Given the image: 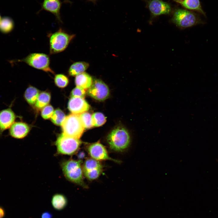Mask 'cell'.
Returning a JSON list of instances; mask_svg holds the SVG:
<instances>
[{
  "label": "cell",
  "mask_w": 218,
  "mask_h": 218,
  "mask_svg": "<svg viewBox=\"0 0 218 218\" xmlns=\"http://www.w3.org/2000/svg\"><path fill=\"white\" fill-rule=\"evenodd\" d=\"M51 99L50 94L47 92H43L40 93L35 104V107L38 109H41L47 105Z\"/></svg>",
  "instance_id": "cell-21"
},
{
  "label": "cell",
  "mask_w": 218,
  "mask_h": 218,
  "mask_svg": "<svg viewBox=\"0 0 218 218\" xmlns=\"http://www.w3.org/2000/svg\"><path fill=\"white\" fill-rule=\"evenodd\" d=\"M51 203L54 209L57 210H61L67 206L68 200L66 197L63 194L57 193L52 196Z\"/></svg>",
  "instance_id": "cell-18"
},
{
  "label": "cell",
  "mask_w": 218,
  "mask_h": 218,
  "mask_svg": "<svg viewBox=\"0 0 218 218\" xmlns=\"http://www.w3.org/2000/svg\"><path fill=\"white\" fill-rule=\"evenodd\" d=\"M19 62H24L33 68L47 72L54 73L50 66L49 56L44 53H31L22 59L12 60L9 61L11 63Z\"/></svg>",
  "instance_id": "cell-5"
},
{
  "label": "cell",
  "mask_w": 218,
  "mask_h": 218,
  "mask_svg": "<svg viewBox=\"0 0 218 218\" xmlns=\"http://www.w3.org/2000/svg\"><path fill=\"white\" fill-rule=\"evenodd\" d=\"M146 3L151 18L162 15L169 14L172 11L170 4L162 0H148Z\"/></svg>",
  "instance_id": "cell-9"
},
{
  "label": "cell",
  "mask_w": 218,
  "mask_h": 218,
  "mask_svg": "<svg viewBox=\"0 0 218 218\" xmlns=\"http://www.w3.org/2000/svg\"><path fill=\"white\" fill-rule=\"evenodd\" d=\"M65 116L64 113L60 109L55 110L51 117V121L57 125H61L64 120Z\"/></svg>",
  "instance_id": "cell-24"
},
{
  "label": "cell",
  "mask_w": 218,
  "mask_h": 218,
  "mask_svg": "<svg viewBox=\"0 0 218 218\" xmlns=\"http://www.w3.org/2000/svg\"><path fill=\"white\" fill-rule=\"evenodd\" d=\"M14 100L7 108L0 110V137L15 122L17 116L12 107Z\"/></svg>",
  "instance_id": "cell-10"
},
{
  "label": "cell",
  "mask_w": 218,
  "mask_h": 218,
  "mask_svg": "<svg viewBox=\"0 0 218 218\" xmlns=\"http://www.w3.org/2000/svg\"><path fill=\"white\" fill-rule=\"evenodd\" d=\"M89 64L84 61H78L72 64L68 70V74L71 76H75L83 73L88 68Z\"/></svg>",
  "instance_id": "cell-17"
},
{
  "label": "cell",
  "mask_w": 218,
  "mask_h": 218,
  "mask_svg": "<svg viewBox=\"0 0 218 218\" xmlns=\"http://www.w3.org/2000/svg\"><path fill=\"white\" fill-rule=\"evenodd\" d=\"M109 90L107 86L102 81L96 79L94 81L89 88L88 94L94 99L103 101L108 97Z\"/></svg>",
  "instance_id": "cell-8"
},
{
  "label": "cell",
  "mask_w": 218,
  "mask_h": 218,
  "mask_svg": "<svg viewBox=\"0 0 218 218\" xmlns=\"http://www.w3.org/2000/svg\"><path fill=\"white\" fill-rule=\"evenodd\" d=\"M103 168L102 164L99 161L92 158L87 159L84 163L82 167L83 171Z\"/></svg>",
  "instance_id": "cell-22"
},
{
  "label": "cell",
  "mask_w": 218,
  "mask_h": 218,
  "mask_svg": "<svg viewBox=\"0 0 218 218\" xmlns=\"http://www.w3.org/2000/svg\"><path fill=\"white\" fill-rule=\"evenodd\" d=\"M79 115L85 128L90 129L93 127L92 123V115L90 113L85 112Z\"/></svg>",
  "instance_id": "cell-27"
},
{
  "label": "cell",
  "mask_w": 218,
  "mask_h": 218,
  "mask_svg": "<svg viewBox=\"0 0 218 218\" xmlns=\"http://www.w3.org/2000/svg\"><path fill=\"white\" fill-rule=\"evenodd\" d=\"M81 160L70 159L63 161L61 167L64 175L69 181L83 188L88 187L83 180V171Z\"/></svg>",
  "instance_id": "cell-2"
},
{
  "label": "cell",
  "mask_w": 218,
  "mask_h": 218,
  "mask_svg": "<svg viewBox=\"0 0 218 218\" xmlns=\"http://www.w3.org/2000/svg\"><path fill=\"white\" fill-rule=\"evenodd\" d=\"M63 134L74 138L79 139L85 128L79 114H70L65 117L61 124Z\"/></svg>",
  "instance_id": "cell-4"
},
{
  "label": "cell",
  "mask_w": 218,
  "mask_h": 218,
  "mask_svg": "<svg viewBox=\"0 0 218 218\" xmlns=\"http://www.w3.org/2000/svg\"><path fill=\"white\" fill-rule=\"evenodd\" d=\"M42 6L43 9L53 13L60 20L61 3L59 0H44Z\"/></svg>",
  "instance_id": "cell-15"
},
{
  "label": "cell",
  "mask_w": 218,
  "mask_h": 218,
  "mask_svg": "<svg viewBox=\"0 0 218 218\" xmlns=\"http://www.w3.org/2000/svg\"><path fill=\"white\" fill-rule=\"evenodd\" d=\"M107 142L110 148L117 151L126 150L130 142V137L127 131L122 127L114 129L108 135Z\"/></svg>",
  "instance_id": "cell-3"
},
{
  "label": "cell",
  "mask_w": 218,
  "mask_h": 218,
  "mask_svg": "<svg viewBox=\"0 0 218 218\" xmlns=\"http://www.w3.org/2000/svg\"><path fill=\"white\" fill-rule=\"evenodd\" d=\"M15 23L12 18L5 16L2 18L0 21V32L3 34H8L14 29Z\"/></svg>",
  "instance_id": "cell-19"
},
{
  "label": "cell",
  "mask_w": 218,
  "mask_h": 218,
  "mask_svg": "<svg viewBox=\"0 0 218 218\" xmlns=\"http://www.w3.org/2000/svg\"><path fill=\"white\" fill-rule=\"evenodd\" d=\"M75 36V35L69 34L61 28L51 34L49 39L50 54H57L64 50Z\"/></svg>",
  "instance_id": "cell-6"
},
{
  "label": "cell",
  "mask_w": 218,
  "mask_h": 218,
  "mask_svg": "<svg viewBox=\"0 0 218 218\" xmlns=\"http://www.w3.org/2000/svg\"><path fill=\"white\" fill-rule=\"evenodd\" d=\"M52 214L48 211L43 212L41 215V218H52Z\"/></svg>",
  "instance_id": "cell-30"
},
{
  "label": "cell",
  "mask_w": 218,
  "mask_h": 218,
  "mask_svg": "<svg viewBox=\"0 0 218 218\" xmlns=\"http://www.w3.org/2000/svg\"><path fill=\"white\" fill-rule=\"evenodd\" d=\"M6 215V212L5 209L0 206V218H4Z\"/></svg>",
  "instance_id": "cell-31"
},
{
  "label": "cell",
  "mask_w": 218,
  "mask_h": 218,
  "mask_svg": "<svg viewBox=\"0 0 218 218\" xmlns=\"http://www.w3.org/2000/svg\"><path fill=\"white\" fill-rule=\"evenodd\" d=\"M81 144L79 139L66 136L62 133L58 137L55 145L58 154L71 155L77 152Z\"/></svg>",
  "instance_id": "cell-7"
},
{
  "label": "cell",
  "mask_w": 218,
  "mask_h": 218,
  "mask_svg": "<svg viewBox=\"0 0 218 218\" xmlns=\"http://www.w3.org/2000/svg\"><path fill=\"white\" fill-rule=\"evenodd\" d=\"M54 81L56 85L61 88L65 87L69 82L68 78L62 74H56L54 77Z\"/></svg>",
  "instance_id": "cell-25"
},
{
  "label": "cell",
  "mask_w": 218,
  "mask_h": 218,
  "mask_svg": "<svg viewBox=\"0 0 218 218\" xmlns=\"http://www.w3.org/2000/svg\"><path fill=\"white\" fill-rule=\"evenodd\" d=\"M68 108L73 114H80L88 111L90 106L84 98L71 97L68 102Z\"/></svg>",
  "instance_id": "cell-13"
},
{
  "label": "cell",
  "mask_w": 218,
  "mask_h": 218,
  "mask_svg": "<svg viewBox=\"0 0 218 218\" xmlns=\"http://www.w3.org/2000/svg\"><path fill=\"white\" fill-rule=\"evenodd\" d=\"M102 170L103 168H97L83 171V173L88 180H92L98 178L101 173Z\"/></svg>",
  "instance_id": "cell-26"
},
{
  "label": "cell",
  "mask_w": 218,
  "mask_h": 218,
  "mask_svg": "<svg viewBox=\"0 0 218 218\" xmlns=\"http://www.w3.org/2000/svg\"><path fill=\"white\" fill-rule=\"evenodd\" d=\"M87 151L91 157L96 160H108L116 163L120 162L119 160L109 156L106 148L99 141L89 145L87 147Z\"/></svg>",
  "instance_id": "cell-11"
},
{
  "label": "cell",
  "mask_w": 218,
  "mask_h": 218,
  "mask_svg": "<svg viewBox=\"0 0 218 218\" xmlns=\"http://www.w3.org/2000/svg\"><path fill=\"white\" fill-rule=\"evenodd\" d=\"M39 90L35 87L29 86L26 90L24 97L27 102L30 105L35 104L39 94Z\"/></svg>",
  "instance_id": "cell-20"
},
{
  "label": "cell",
  "mask_w": 218,
  "mask_h": 218,
  "mask_svg": "<svg viewBox=\"0 0 218 218\" xmlns=\"http://www.w3.org/2000/svg\"><path fill=\"white\" fill-rule=\"evenodd\" d=\"M173 0V1H182L183 0Z\"/></svg>",
  "instance_id": "cell-32"
},
{
  "label": "cell",
  "mask_w": 218,
  "mask_h": 218,
  "mask_svg": "<svg viewBox=\"0 0 218 218\" xmlns=\"http://www.w3.org/2000/svg\"><path fill=\"white\" fill-rule=\"evenodd\" d=\"M29 130V127L26 123L15 122L9 129L8 135L14 138L21 139L27 135Z\"/></svg>",
  "instance_id": "cell-12"
},
{
  "label": "cell",
  "mask_w": 218,
  "mask_h": 218,
  "mask_svg": "<svg viewBox=\"0 0 218 218\" xmlns=\"http://www.w3.org/2000/svg\"><path fill=\"white\" fill-rule=\"evenodd\" d=\"M92 123L93 126H101L106 121V118L104 115L100 112L94 113L91 115Z\"/></svg>",
  "instance_id": "cell-23"
},
{
  "label": "cell",
  "mask_w": 218,
  "mask_h": 218,
  "mask_svg": "<svg viewBox=\"0 0 218 218\" xmlns=\"http://www.w3.org/2000/svg\"><path fill=\"white\" fill-rule=\"evenodd\" d=\"M2 18L1 17V15H0V20H1Z\"/></svg>",
  "instance_id": "cell-33"
},
{
  "label": "cell",
  "mask_w": 218,
  "mask_h": 218,
  "mask_svg": "<svg viewBox=\"0 0 218 218\" xmlns=\"http://www.w3.org/2000/svg\"><path fill=\"white\" fill-rule=\"evenodd\" d=\"M179 4L186 9L195 11L203 15H206L203 10L200 0H183L181 1H174Z\"/></svg>",
  "instance_id": "cell-14"
},
{
  "label": "cell",
  "mask_w": 218,
  "mask_h": 218,
  "mask_svg": "<svg viewBox=\"0 0 218 218\" xmlns=\"http://www.w3.org/2000/svg\"><path fill=\"white\" fill-rule=\"evenodd\" d=\"M170 21L181 29L205 23L197 13L182 8L175 10Z\"/></svg>",
  "instance_id": "cell-1"
},
{
  "label": "cell",
  "mask_w": 218,
  "mask_h": 218,
  "mask_svg": "<svg viewBox=\"0 0 218 218\" xmlns=\"http://www.w3.org/2000/svg\"><path fill=\"white\" fill-rule=\"evenodd\" d=\"M86 90L76 87L72 91L71 97L84 98L86 94Z\"/></svg>",
  "instance_id": "cell-29"
},
{
  "label": "cell",
  "mask_w": 218,
  "mask_h": 218,
  "mask_svg": "<svg viewBox=\"0 0 218 218\" xmlns=\"http://www.w3.org/2000/svg\"><path fill=\"white\" fill-rule=\"evenodd\" d=\"M54 111L53 107L51 105H47L42 108L41 115L44 119H48L51 117Z\"/></svg>",
  "instance_id": "cell-28"
},
{
  "label": "cell",
  "mask_w": 218,
  "mask_h": 218,
  "mask_svg": "<svg viewBox=\"0 0 218 218\" xmlns=\"http://www.w3.org/2000/svg\"><path fill=\"white\" fill-rule=\"evenodd\" d=\"M75 82L77 87L85 90L90 88L93 83L91 77L85 72L76 76Z\"/></svg>",
  "instance_id": "cell-16"
}]
</instances>
